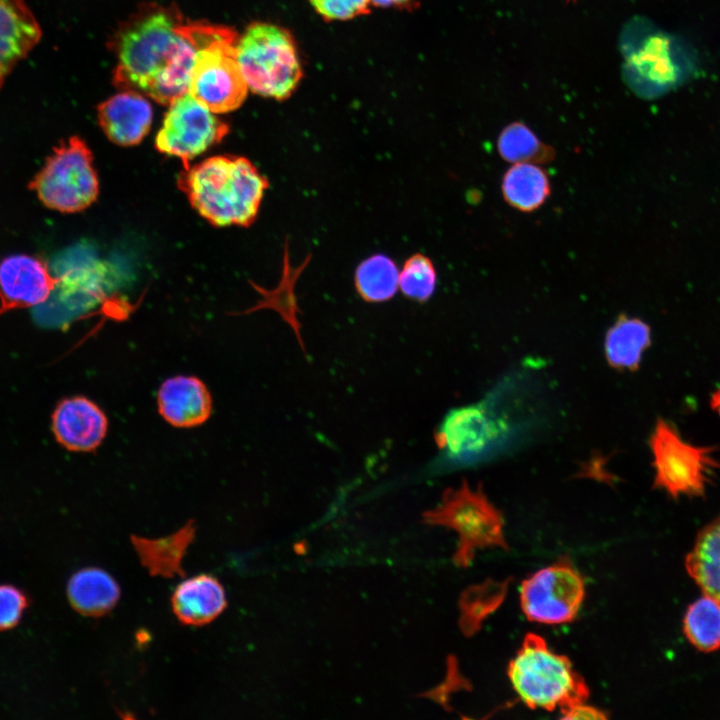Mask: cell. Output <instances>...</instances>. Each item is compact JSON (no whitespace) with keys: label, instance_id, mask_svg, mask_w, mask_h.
<instances>
[{"label":"cell","instance_id":"6da1fadb","mask_svg":"<svg viewBox=\"0 0 720 720\" xmlns=\"http://www.w3.org/2000/svg\"><path fill=\"white\" fill-rule=\"evenodd\" d=\"M227 26L185 22L177 7L144 4L115 31L113 83L169 105L189 92L197 51Z\"/></svg>","mask_w":720,"mask_h":720},{"label":"cell","instance_id":"7a4b0ae2","mask_svg":"<svg viewBox=\"0 0 720 720\" xmlns=\"http://www.w3.org/2000/svg\"><path fill=\"white\" fill-rule=\"evenodd\" d=\"M177 184L193 209L217 227L251 225L269 186L249 159L234 155L211 156L184 167Z\"/></svg>","mask_w":720,"mask_h":720},{"label":"cell","instance_id":"3957f363","mask_svg":"<svg viewBox=\"0 0 720 720\" xmlns=\"http://www.w3.org/2000/svg\"><path fill=\"white\" fill-rule=\"evenodd\" d=\"M507 674L519 699L531 709L562 711L589 696L585 680L571 661L550 649L538 634L525 635Z\"/></svg>","mask_w":720,"mask_h":720},{"label":"cell","instance_id":"277c9868","mask_svg":"<svg viewBox=\"0 0 720 720\" xmlns=\"http://www.w3.org/2000/svg\"><path fill=\"white\" fill-rule=\"evenodd\" d=\"M236 50L241 72L253 93L281 101L298 88L303 68L295 39L286 28L254 22L238 37Z\"/></svg>","mask_w":720,"mask_h":720},{"label":"cell","instance_id":"5b68a950","mask_svg":"<svg viewBox=\"0 0 720 720\" xmlns=\"http://www.w3.org/2000/svg\"><path fill=\"white\" fill-rule=\"evenodd\" d=\"M422 522L457 533L458 544L452 560L458 567H468L479 549H508L500 511L481 487L472 489L466 481L458 488L446 489L440 504L422 514Z\"/></svg>","mask_w":720,"mask_h":720},{"label":"cell","instance_id":"8992f818","mask_svg":"<svg viewBox=\"0 0 720 720\" xmlns=\"http://www.w3.org/2000/svg\"><path fill=\"white\" fill-rule=\"evenodd\" d=\"M30 187L47 208L62 213L91 206L99 194V180L86 143L73 136L56 147Z\"/></svg>","mask_w":720,"mask_h":720},{"label":"cell","instance_id":"52a82bcc","mask_svg":"<svg viewBox=\"0 0 720 720\" xmlns=\"http://www.w3.org/2000/svg\"><path fill=\"white\" fill-rule=\"evenodd\" d=\"M654 486L670 496H701L720 463L713 449L684 440L669 422L658 419L649 438Z\"/></svg>","mask_w":720,"mask_h":720},{"label":"cell","instance_id":"ba28073f","mask_svg":"<svg viewBox=\"0 0 720 720\" xmlns=\"http://www.w3.org/2000/svg\"><path fill=\"white\" fill-rule=\"evenodd\" d=\"M238 37L228 27L195 57L188 93L215 114L239 108L249 90L237 60Z\"/></svg>","mask_w":720,"mask_h":720},{"label":"cell","instance_id":"9c48e42d","mask_svg":"<svg viewBox=\"0 0 720 720\" xmlns=\"http://www.w3.org/2000/svg\"><path fill=\"white\" fill-rule=\"evenodd\" d=\"M585 598V582L568 559H559L520 587L521 610L529 621L559 625L572 622Z\"/></svg>","mask_w":720,"mask_h":720},{"label":"cell","instance_id":"30bf717a","mask_svg":"<svg viewBox=\"0 0 720 720\" xmlns=\"http://www.w3.org/2000/svg\"><path fill=\"white\" fill-rule=\"evenodd\" d=\"M155 138L156 149L179 158L184 167L189 161L220 143L229 126L215 113L186 93L169 105Z\"/></svg>","mask_w":720,"mask_h":720},{"label":"cell","instance_id":"8fae6325","mask_svg":"<svg viewBox=\"0 0 720 720\" xmlns=\"http://www.w3.org/2000/svg\"><path fill=\"white\" fill-rule=\"evenodd\" d=\"M504 432L483 405L451 410L435 434L439 449L455 463H467L488 454Z\"/></svg>","mask_w":720,"mask_h":720},{"label":"cell","instance_id":"7c38bea8","mask_svg":"<svg viewBox=\"0 0 720 720\" xmlns=\"http://www.w3.org/2000/svg\"><path fill=\"white\" fill-rule=\"evenodd\" d=\"M56 280L41 259L14 254L0 261V314L38 306L50 296Z\"/></svg>","mask_w":720,"mask_h":720},{"label":"cell","instance_id":"4fadbf2b","mask_svg":"<svg viewBox=\"0 0 720 720\" xmlns=\"http://www.w3.org/2000/svg\"><path fill=\"white\" fill-rule=\"evenodd\" d=\"M108 425L104 411L83 396L62 400L52 415L56 440L74 452H91L98 448L107 435Z\"/></svg>","mask_w":720,"mask_h":720},{"label":"cell","instance_id":"5bb4252c","mask_svg":"<svg viewBox=\"0 0 720 720\" xmlns=\"http://www.w3.org/2000/svg\"><path fill=\"white\" fill-rule=\"evenodd\" d=\"M97 118L111 142L129 147L139 144L150 131L153 108L143 94L122 90L98 105Z\"/></svg>","mask_w":720,"mask_h":720},{"label":"cell","instance_id":"9a60e30c","mask_svg":"<svg viewBox=\"0 0 720 720\" xmlns=\"http://www.w3.org/2000/svg\"><path fill=\"white\" fill-rule=\"evenodd\" d=\"M161 417L176 428L204 424L212 413V397L206 384L195 376L178 375L166 379L157 393Z\"/></svg>","mask_w":720,"mask_h":720},{"label":"cell","instance_id":"2e32d148","mask_svg":"<svg viewBox=\"0 0 720 720\" xmlns=\"http://www.w3.org/2000/svg\"><path fill=\"white\" fill-rule=\"evenodd\" d=\"M41 35L40 24L25 0H0V88Z\"/></svg>","mask_w":720,"mask_h":720},{"label":"cell","instance_id":"e0dca14e","mask_svg":"<svg viewBox=\"0 0 720 720\" xmlns=\"http://www.w3.org/2000/svg\"><path fill=\"white\" fill-rule=\"evenodd\" d=\"M172 610L186 625L201 626L217 618L226 608L221 582L210 574H199L181 582L171 597Z\"/></svg>","mask_w":720,"mask_h":720},{"label":"cell","instance_id":"ac0fdd59","mask_svg":"<svg viewBox=\"0 0 720 720\" xmlns=\"http://www.w3.org/2000/svg\"><path fill=\"white\" fill-rule=\"evenodd\" d=\"M67 597L78 613L99 617L115 607L120 598V588L105 570L87 567L71 576L67 583Z\"/></svg>","mask_w":720,"mask_h":720},{"label":"cell","instance_id":"d6986e66","mask_svg":"<svg viewBox=\"0 0 720 720\" xmlns=\"http://www.w3.org/2000/svg\"><path fill=\"white\" fill-rule=\"evenodd\" d=\"M195 531L194 521L190 520L167 537L148 539L132 536L131 541L142 565L151 575L172 578L185 575L182 560Z\"/></svg>","mask_w":720,"mask_h":720},{"label":"cell","instance_id":"ffe728a7","mask_svg":"<svg viewBox=\"0 0 720 720\" xmlns=\"http://www.w3.org/2000/svg\"><path fill=\"white\" fill-rule=\"evenodd\" d=\"M651 344V329L643 320L620 315L606 332L604 352L609 365L619 370H635Z\"/></svg>","mask_w":720,"mask_h":720},{"label":"cell","instance_id":"44dd1931","mask_svg":"<svg viewBox=\"0 0 720 720\" xmlns=\"http://www.w3.org/2000/svg\"><path fill=\"white\" fill-rule=\"evenodd\" d=\"M501 192L509 206L530 213L539 209L549 198L551 182L539 164L516 163L504 173Z\"/></svg>","mask_w":720,"mask_h":720},{"label":"cell","instance_id":"7402d4cb","mask_svg":"<svg viewBox=\"0 0 720 720\" xmlns=\"http://www.w3.org/2000/svg\"><path fill=\"white\" fill-rule=\"evenodd\" d=\"M685 564L703 594L720 603V515L699 532Z\"/></svg>","mask_w":720,"mask_h":720},{"label":"cell","instance_id":"603a6c76","mask_svg":"<svg viewBox=\"0 0 720 720\" xmlns=\"http://www.w3.org/2000/svg\"><path fill=\"white\" fill-rule=\"evenodd\" d=\"M497 150L506 162L547 164L555 158L554 148L544 142L526 124L515 121L499 133Z\"/></svg>","mask_w":720,"mask_h":720},{"label":"cell","instance_id":"cb8c5ba5","mask_svg":"<svg viewBox=\"0 0 720 720\" xmlns=\"http://www.w3.org/2000/svg\"><path fill=\"white\" fill-rule=\"evenodd\" d=\"M355 286L367 302L380 303L392 298L399 288V270L386 255H373L357 267Z\"/></svg>","mask_w":720,"mask_h":720},{"label":"cell","instance_id":"d4e9b609","mask_svg":"<svg viewBox=\"0 0 720 720\" xmlns=\"http://www.w3.org/2000/svg\"><path fill=\"white\" fill-rule=\"evenodd\" d=\"M683 630L688 641L702 652L720 648V603L704 595L687 609Z\"/></svg>","mask_w":720,"mask_h":720},{"label":"cell","instance_id":"484cf974","mask_svg":"<svg viewBox=\"0 0 720 720\" xmlns=\"http://www.w3.org/2000/svg\"><path fill=\"white\" fill-rule=\"evenodd\" d=\"M505 593V583L488 580L468 588L459 601V625L462 632L470 636L478 631L482 621L502 602Z\"/></svg>","mask_w":720,"mask_h":720},{"label":"cell","instance_id":"4316f807","mask_svg":"<svg viewBox=\"0 0 720 720\" xmlns=\"http://www.w3.org/2000/svg\"><path fill=\"white\" fill-rule=\"evenodd\" d=\"M437 273L427 256L417 253L409 257L399 271L402 293L419 302L427 301L435 291Z\"/></svg>","mask_w":720,"mask_h":720},{"label":"cell","instance_id":"83f0119b","mask_svg":"<svg viewBox=\"0 0 720 720\" xmlns=\"http://www.w3.org/2000/svg\"><path fill=\"white\" fill-rule=\"evenodd\" d=\"M257 291L260 292L262 298L257 305L247 310L246 313L267 308L275 310L292 328L300 347L305 351L304 342L300 332L301 325L297 317L299 311L293 290V282L291 280L284 279L274 290L268 291L257 287Z\"/></svg>","mask_w":720,"mask_h":720},{"label":"cell","instance_id":"f1b7e54d","mask_svg":"<svg viewBox=\"0 0 720 720\" xmlns=\"http://www.w3.org/2000/svg\"><path fill=\"white\" fill-rule=\"evenodd\" d=\"M325 21H348L370 13V0H308Z\"/></svg>","mask_w":720,"mask_h":720},{"label":"cell","instance_id":"f546056e","mask_svg":"<svg viewBox=\"0 0 720 720\" xmlns=\"http://www.w3.org/2000/svg\"><path fill=\"white\" fill-rule=\"evenodd\" d=\"M28 598L19 588L9 585H0V631L16 627L26 608Z\"/></svg>","mask_w":720,"mask_h":720},{"label":"cell","instance_id":"4dcf8cb0","mask_svg":"<svg viewBox=\"0 0 720 720\" xmlns=\"http://www.w3.org/2000/svg\"><path fill=\"white\" fill-rule=\"evenodd\" d=\"M560 712L563 719H607V714L604 711L586 704V701Z\"/></svg>","mask_w":720,"mask_h":720},{"label":"cell","instance_id":"1f68e13d","mask_svg":"<svg viewBox=\"0 0 720 720\" xmlns=\"http://www.w3.org/2000/svg\"><path fill=\"white\" fill-rule=\"evenodd\" d=\"M372 7L411 11L420 5V0H370Z\"/></svg>","mask_w":720,"mask_h":720},{"label":"cell","instance_id":"d6a6232c","mask_svg":"<svg viewBox=\"0 0 720 720\" xmlns=\"http://www.w3.org/2000/svg\"><path fill=\"white\" fill-rule=\"evenodd\" d=\"M710 405L711 408L720 416V389L712 394Z\"/></svg>","mask_w":720,"mask_h":720},{"label":"cell","instance_id":"836d02e7","mask_svg":"<svg viewBox=\"0 0 720 720\" xmlns=\"http://www.w3.org/2000/svg\"><path fill=\"white\" fill-rule=\"evenodd\" d=\"M568 1H570V0H568Z\"/></svg>","mask_w":720,"mask_h":720}]
</instances>
